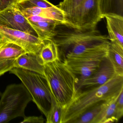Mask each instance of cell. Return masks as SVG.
<instances>
[{"instance_id":"8","label":"cell","mask_w":123,"mask_h":123,"mask_svg":"<svg viewBox=\"0 0 123 123\" xmlns=\"http://www.w3.org/2000/svg\"><path fill=\"white\" fill-rule=\"evenodd\" d=\"M0 27L21 31L38 37L36 32L17 5L0 12Z\"/></svg>"},{"instance_id":"23","label":"cell","mask_w":123,"mask_h":123,"mask_svg":"<svg viewBox=\"0 0 123 123\" xmlns=\"http://www.w3.org/2000/svg\"><path fill=\"white\" fill-rule=\"evenodd\" d=\"M123 116V90L119 94L116 104L115 116L117 122Z\"/></svg>"},{"instance_id":"16","label":"cell","mask_w":123,"mask_h":123,"mask_svg":"<svg viewBox=\"0 0 123 123\" xmlns=\"http://www.w3.org/2000/svg\"><path fill=\"white\" fill-rule=\"evenodd\" d=\"M37 55L41 64L43 65L60 59L58 47L51 39L43 41V45Z\"/></svg>"},{"instance_id":"7","label":"cell","mask_w":123,"mask_h":123,"mask_svg":"<svg viewBox=\"0 0 123 123\" xmlns=\"http://www.w3.org/2000/svg\"><path fill=\"white\" fill-rule=\"evenodd\" d=\"M5 42L15 44L27 53L38 54L43 41L24 31L0 27V43Z\"/></svg>"},{"instance_id":"13","label":"cell","mask_w":123,"mask_h":123,"mask_svg":"<svg viewBox=\"0 0 123 123\" xmlns=\"http://www.w3.org/2000/svg\"><path fill=\"white\" fill-rule=\"evenodd\" d=\"M84 0H63L57 6L65 16L67 25L78 29L80 7Z\"/></svg>"},{"instance_id":"24","label":"cell","mask_w":123,"mask_h":123,"mask_svg":"<svg viewBox=\"0 0 123 123\" xmlns=\"http://www.w3.org/2000/svg\"><path fill=\"white\" fill-rule=\"evenodd\" d=\"M15 60H7L0 62V76L15 67Z\"/></svg>"},{"instance_id":"22","label":"cell","mask_w":123,"mask_h":123,"mask_svg":"<svg viewBox=\"0 0 123 123\" xmlns=\"http://www.w3.org/2000/svg\"><path fill=\"white\" fill-rule=\"evenodd\" d=\"M54 6V5L48 0H20L17 4V7L19 10L31 7L47 8Z\"/></svg>"},{"instance_id":"18","label":"cell","mask_w":123,"mask_h":123,"mask_svg":"<svg viewBox=\"0 0 123 123\" xmlns=\"http://www.w3.org/2000/svg\"><path fill=\"white\" fill-rule=\"evenodd\" d=\"M26 53L27 52L23 48L13 43H0V62L6 60H16Z\"/></svg>"},{"instance_id":"21","label":"cell","mask_w":123,"mask_h":123,"mask_svg":"<svg viewBox=\"0 0 123 123\" xmlns=\"http://www.w3.org/2000/svg\"><path fill=\"white\" fill-rule=\"evenodd\" d=\"M64 109L52 95L51 107L46 118V123H61Z\"/></svg>"},{"instance_id":"9","label":"cell","mask_w":123,"mask_h":123,"mask_svg":"<svg viewBox=\"0 0 123 123\" xmlns=\"http://www.w3.org/2000/svg\"><path fill=\"white\" fill-rule=\"evenodd\" d=\"M102 18L98 0H84L80 10L78 29L96 28Z\"/></svg>"},{"instance_id":"2","label":"cell","mask_w":123,"mask_h":123,"mask_svg":"<svg viewBox=\"0 0 123 123\" xmlns=\"http://www.w3.org/2000/svg\"><path fill=\"white\" fill-rule=\"evenodd\" d=\"M123 89V76L116 75L105 84L78 91L72 101L64 110L61 123L72 120L98 103L105 101Z\"/></svg>"},{"instance_id":"5","label":"cell","mask_w":123,"mask_h":123,"mask_svg":"<svg viewBox=\"0 0 123 123\" xmlns=\"http://www.w3.org/2000/svg\"><path fill=\"white\" fill-rule=\"evenodd\" d=\"M31 101V95L23 83L8 86L0 100V123L24 118L25 109Z\"/></svg>"},{"instance_id":"26","label":"cell","mask_w":123,"mask_h":123,"mask_svg":"<svg viewBox=\"0 0 123 123\" xmlns=\"http://www.w3.org/2000/svg\"><path fill=\"white\" fill-rule=\"evenodd\" d=\"M20 0H0V12L6 8L15 5Z\"/></svg>"},{"instance_id":"11","label":"cell","mask_w":123,"mask_h":123,"mask_svg":"<svg viewBox=\"0 0 123 123\" xmlns=\"http://www.w3.org/2000/svg\"><path fill=\"white\" fill-rule=\"evenodd\" d=\"M37 33L38 37L42 41L52 39L56 26L61 24L55 21L38 16L26 17Z\"/></svg>"},{"instance_id":"15","label":"cell","mask_w":123,"mask_h":123,"mask_svg":"<svg viewBox=\"0 0 123 123\" xmlns=\"http://www.w3.org/2000/svg\"><path fill=\"white\" fill-rule=\"evenodd\" d=\"M15 67L34 72L44 75L43 65H42L38 55L26 53L15 60Z\"/></svg>"},{"instance_id":"10","label":"cell","mask_w":123,"mask_h":123,"mask_svg":"<svg viewBox=\"0 0 123 123\" xmlns=\"http://www.w3.org/2000/svg\"><path fill=\"white\" fill-rule=\"evenodd\" d=\"M116 74L114 68L108 57H104L98 69L88 78L85 80L80 86L87 88L100 86L108 82Z\"/></svg>"},{"instance_id":"1","label":"cell","mask_w":123,"mask_h":123,"mask_svg":"<svg viewBox=\"0 0 123 123\" xmlns=\"http://www.w3.org/2000/svg\"><path fill=\"white\" fill-rule=\"evenodd\" d=\"M51 39L64 59L108 50L110 43L108 36L96 28L82 29L62 24L56 26Z\"/></svg>"},{"instance_id":"3","label":"cell","mask_w":123,"mask_h":123,"mask_svg":"<svg viewBox=\"0 0 123 123\" xmlns=\"http://www.w3.org/2000/svg\"><path fill=\"white\" fill-rule=\"evenodd\" d=\"M44 75L51 92L64 110L70 104L78 92L76 75L60 59L43 65Z\"/></svg>"},{"instance_id":"12","label":"cell","mask_w":123,"mask_h":123,"mask_svg":"<svg viewBox=\"0 0 123 123\" xmlns=\"http://www.w3.org/2000/svg\"><path fill=\"white\" fill-rule=\"evenodd\" d=\"M104 18L106 19L108 37L110 42L123 47V16L109 14Z\"/></svg>"},{"instance_id":"19","label":"cell","mask_w":123,"mask_h":123,"mask_svg":"<svg viewBox=\"0 0 123 123\" xmlns=\"http://www.w3.org/2000/svg\"><path fill=\"white\" fill-rule=\"evenodd\" d=\"M98 3L103 18L109 14L123 16V0H98Z\"/></svg>"},{"instance_id":"25","label":"cell","mask_w":123,"mask_h":123,"mask_svg":"<svg viewBox=\"0 0 123 123\" xmlns=\"http://www.w3.org/2000/svg\"><path fill=\"white\" fill-rule=\"evenodd\" d=\"M23 121L21 123H43L45 121V119L42 116H25L24 118Z\"/></svg>"},{"instance_id":"14","label":"cell","mask_w":123,"mask_h":123,"mask_svg":"<svg viewBox=\"0 0 123 123\" xmlns=\"http://www.w3.org/2000/svg\"><path fill=\"white\" fill-rule=\"evenodd\" d=\"M121 91L102 103L100 111L92 123L116 122L115 116L116 104Z\"/></svg>"},{"instance_id":"20","label":"cell","mask_w":123,"mask_h":123,"mask_svg":"<svg viewBox=\"0 0 123 123\" xmlns=\"http://www.w3.org/2000/svg\"><path fill=\"white\" fill-rule=\"evenodd\" d=\"M103 102L98 103L86 110L70 123H92L93 121L100 112Z\"/></svg>"},{"instance_id":"6","label":"cell","mask_w":123,"mask_h":123,"mask_svg":"<svg viewBox=\"0 0 123 123\" xmlns=\"http://www.w3.org/2000/svg\"><path fill=\"white\" fill-rule=\"evenodd\" d=\"M108 49L64 59L63 62L77 78V91L80 90L83 82L97 70L102 60L108 55Z\"/></svg>"},{"instance_id":"17","label":"cell","mask_w":123,"mask_h":123,"mask_svg":"<svg viewBox=\"0 0 123 123\" xmlns=\"http://www.w3.org/2000/svg\"><path fill=\"white\" fill-rule=\"evenodd\" d=\"M107 57L113 65L116 74L123 76V47L110 42Z\"/></svg>"},{"instance_id":"4","label":"cell","mask_w":123,"mask_h":123,"mask_svg":"<svg viewBox=\"0 0 123 123\" xmlns=\"http://www.w3.org/2000/svg\"><path fill=\"white\" fill-rule=\"evenodd\" d=\"M9 72L20 80L31 95L32 101L46 118L51 104L52 94L44 75L15 67Z\"/></svg>"}]
</instances>
